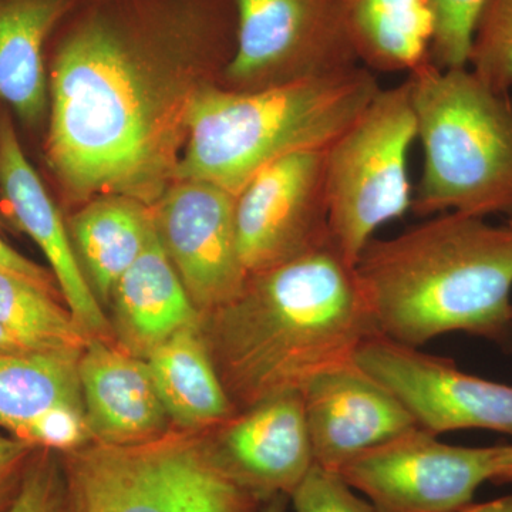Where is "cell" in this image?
I'll return each instance as SVG.
<instances>
[{
    "label": "cell",
    "mask_w": 512,
    "mask_h": 512,
    "mask_svg": "<svg viewBox=\"0 0 512 512\" xmlns=\"http://www.w3.org/2000/svg\"><path fill=\"white\" fill-rule=\"evenodd\" d=\"M205 433L222 470L262 504L289 497L315 464L301 393L238 410Z\"/></svg>",
    "instance_id": "4fadbf2b"
},
{
    "label": "cell",
    "mask_w": 512,
    "mask_h": 512,
    "mask_svg": "<svg viewBox=\"0 0 512 512\" xmlns=\"http://www.w3.org/2000/svg\"><path fill=\"white\" fill-rule=\"evenodd\" d=\"M0 323L35 350L83 352L90 338L60 293L0 272Z\"/></svg>",
    "instance_id": "603a6c76"
},
{
    "label": "cell",
    "mask_w": 512,
    "mask_h": 512,
    "mask_svg": "<svg viewBox=\"0 0 512 512\" xmlns=\"http://www.w3.org/2000/svg\"><path fill=\"white\" fill-rule=\"evenodd\" d=\"M380 89L363 66L251 92L208 87L192 104L177 180L238 195L279 158L328 150Z\"/></svg>",
    "instance_id": "277c9868"
},
{
    "label": "cell",
    "mask_w": 512,
    "mask_h": 512,
    "mask_svg": "<svg viewBox=\"0 0 512 512\" xmlns=\"http://www.w3.org/2000/svg\"><path fill=\"white\" fill-rule=\"evenodd\" d=\"M237 45L235 0H82L47 50L40 156L60 200L154 205L177 180L195 99Z\"/></svg>",
    "instance_id": "6da1fadb"
},
{
    "label": "cell",
    "mask_w": 512,
    "mask_h": 512,
    "mask_svg": "<svg viewBox=\"0 0 512 512\" xmlns=\"http://www.w3.org/2000/svg\"><path fill=\"white\" fill-rule=\"evenodd\" d=\"M436 19L430 62L439 69L468 64L474 26L485 0H429Z\"/></svg>",
    "instance_id": "d4e9b609"
},
{
    "label": "cell",
    "mask_w": 512,
    "mask_h": 512,
    "mask_svg": "<svg viewBox=\"0 0 512 512\" xmlns=\"http://www.w3.org/2000/svg\"><path fill=\"white\" fill-rule=\"evenodd\" d=\"M200 329L235 410L301 393L377 335L355 266L332 244L256 272Z\"/></svg>",
    "instance_id": "7a4b0ae2"
},
{
    "label": "cell",
    "mask_w": 512,
    "mask_h": 512,
    "mask_svg": "<svg viewBox=\"0 0 512 512\" xmlns=\"http://www.w3.org/2000/svg\"><path fill=\"white\" fill-rule=\"evenodd\" d=\"M423 173L413 194L420 217L458 212L512 221V99L468 66L424 64L407 76Z\"/></svg>",
    "instance_id": "5b68a950"
},
{
    "label": "cell",
    "mask_w": 512,
    "mask_h": 512,
    "mask_svg": "<svg viewBox=\"0 0 512 512\" xmlns=\"http://www.w3.org/2000/svg\"><path fill=\"white\" fill-rule=\"evenodd\" d=\"M491 483L512 484V446H498Z\"/></svg>",
    "instance_id": "f546056e"
},
{
    "label": "cell",
    "mask_w": 512,
    "mask_h": 512,
    "mask_svg": "<svg viewBox=\"0 0 512 512\" xmlns=\"http://www.w3.org/2000/svg\"><path fill=\"white\" fill-rule=\"evenodd\" d=\"M461 512H512V494L487 501V503L471 504Z\"/></svg>",
    "instance_id": "1f68e13d"
},
{
    "label": "cell",
    "mask_w": 512,
    "mask_h": 512,
    "mask_svg": "<svg viewBox=\"0 0 512 512\" xmlns=\"http://www.w3.org/2000/svg\"><path fill=\"white\" fill-rule=\"evenodd\" d=\"M295 512H377L370 501L357 497L338 471L313 464L289 495Z\"/></svg>",
    "instance_id": "4316f807"
},
{
    "label": "cell",
    "mask_w": 512,
    "mask_h": 512,
    "mask_svg": "<svg viewBox=\"0 0 512 512\" xmlns=\"http://www.w3.org/2000/svg\"><path fill=\"white\" fill-rule=\"evenodd\" d=\"M73 350L0 356V427L15 439L57 453L92 443L79 359Z\"/></svg>",
    "instance_id": "2e32d148"
},
{
    "label": "cell",
    "mask_w": 512,
    "mask_h": 512,
    "mask_svg": "<svg viewBox=\"0 0 512 512\" xmlns=\"http://www.w3.org/2000/svg\"><path fill=\"white\" fill-rule=\"evenodd\" d=\"M144 360L171 426L210 429L237 412L212 363L200 323L178 330Z\"/></svg>",
    "instance_id": "44dd1931"
},
{
    "label": "cell",
    "mask_w": 512,
    "mask_h": 512,
    "mask_svg": "<svg viewBox=\"0 0 512 512\" xmlns=\"http://www.w3.org/2000/svg\"><path fill=\"white\" fill-rule=\"evenodd\" d=\"M8 512H76L62 454L37 448L18 498Z\"/></svg>",
    "instance_id": "484cf974"
},
{
    "label": "cell",
    "mask_w": 512,
    "mask_h": 512,
    "mask_svg": "<svg viewBox=\"0 0 512 512\" xmlns=\"http://www.w3.org/2000/svg\"><path fill=\"white\" fill-rule=\"evenodd\" d=\"M417 138L407 79L380 89L326 150L330 241L349 265L386 222L412 210L407 157Z\"/></svg>",
    "instance_id": "52a82bcc"
},
{
    "label": "cell",
    "mask_w": 512,
    "mask_h": 512,
    "mask_svg": "<svg viewBox=\"0 0 512 512\" xmlns=\"http://www.w3.org/2000/svg\"><path fill=\"white\" fill-rule=\"evenodd\" d=\"M235 200L218 185L175 180L151 205L161 247L200 315L234 298L247 279Z\"/></svg>",
    "instance_id": "7c38bea8"
},
{
    "label": "cell",
    "mask_w": 512,
    "mask_h": 512,
    "mask_svg": "<svg viewBox=\"0 0 512 512\" xmlns=\"http://www.w3.org/2000/svg\"><path fill=\"white\" fill-rule=\"evenodd\" d=\"M301 394L315 464L338 473L365 451L417 427L399 400L355 360L313 377Z\"/></svg>",
    "instance_id": "9a60e30c"
},
{
    "label": "cell",
    "mask_w": 512,
    "mask_h": 512,
    "mask_svg": "<svg viewBox=\"0 0 512 512\" xmlns=\"http://www.w3.org/2000/svg\"><path fill=\"white\" fill-rule=\"evenodd\" d=\"M66 222L87 282L106 311L117 282L156 235L153 208L126 195H100Z\"/></svg>",
    "instance_id": "ffe728a7"
},
{
    "label": "cell",
    "mask_w": 512,
    "mask_h": 512,
    "mask_svg": "<svg viewBox=\"0 0 512 512\" xmlns=\"http://www.w3.org/2000/svg\"><path fill=\"white\" fill-rule=\"evenodd\" d=\"M237 45L220 86L251 92L362 66L348 0H235Z\"/></svg>",
    "instance_id": "ba28073f"
},
{
    "label": "cell",
    "mask_w": 512,
    "mask_h": 512,
    "mask_svg": "<svg viewBox=\"0 0 512 512\" xmlns=\"http://www.w3.org/2000/svg\"><path fill=\"white\" fill-rule=\"evenodd\" d=\"M348 23L357 59L370 72L410 74L431 63L429 0H348Z\"/></svg>",
    "instance_id": "7402d4cb"
},
{
    "label": "cell",
    "mask_w": 512,
    "mask_h": 512,
    "mask_svg": "<svg viewBox=\"0 0 512 512\" xmlns=\"http://www.w3.org/2000/svg\"><path fill=\"white\" fill-rule=\"evenodd\" d=\"M356 365L399 400L421 430L437 434L483 429L512 436V386L468 375L453 360L372 336Z\"/></svg>",
    "instance_id": "8fae6325"
},
{
    "label": "cell",
    "mask_w": 512,
    "mask_h": 512,
    "mask_svg": "<svg viewBox=\"0 0 512 512\" xmlns=\"http://www.w3.org/2000/svg\"><path fill=\"white\" fill-rule=\"evenodd\" d=\"M80 2L0 0V107L39 144L49 116V43Z\"/></svg>",
    "instance_id": "ac0fdd59"
},
{
    "label": "cell",
    "mask_w": 512,
    "mask_h": 512,
    "mask_svg": "<svg viewBox=\"0 0 512 512\" xmlns=\"http://www.w3.org/2000/svg\"><path fill=\"white\" fill-rule=\"evenodd\" d=\"M497 448L451 446L416 427L353 458L339 473L377 512H461L491 481Z\"/></svg>",
    "instance_id": "9c48e42d"
},
{
    "label": "cell",
    "mask_w": 512,
    "mask_h": 512,
    "mask_svg": "<svg viewBox=\"0 0 512 512\" xmlns=\"http://www.w3.org/2000/svg\"><path fill=\"white\" fill-rule=\"evenodd\" d=\"M355 271L377 332L394 342L464 332L512 348V221L443 212L373 238Z\"/></svg>",
    "instance_id": "3957f363"
},
{
    "label": "cell",
    "mask_w": 512,
    "mask_h": 512,
    "mask_svg": "<svg viewBox=\"0 0 512 512\" xmlns=\"http://www.w3.org/2000/svg\"><path fill=\"white\" fill-rule=\"evenodd\" d=\"M468 67L501 93L512 89V0H485L474 26Z\"/></svg>",
    "instance_id": "cb8c5ba5"
},
{
    "label": "cell",
    "mask_w": 512,
    "mask_h": 512,
    "mask_svg": "<svg viewBox=\"0 0 512 512\" xmlns=\"http://www.w3.org/2000/svg\"><path fill=\"white\" fill-rule=\"evenodd\" d=\"M62 454L76 512H259L261 501L215 460L204 430L92 443Z\"/></svg>",
    "instance_id": "8992f818"
},
{
    "label": "cell",
    "mask_w": 512,
    "mask_h": 512,
    "mask_svg": "<svg viewBox=\"0 0 512 512\" xmlns=\"http://www.w3.org/2000/svg\"><path fill=\"white\" fill-rule=\"evenodd\" d=\"M0 272H12V274L25 276L30 281L45 286L49 291L62 295L50 268H45V266L33 262L32 259L26 258L15 248L6 244L2 238H0Z\"/></svg>",
    "instance_id": "f1b7e54d"
},
{
    "label": "cell",
    "mask_w": 512,
    "mask_h": 512,
    "mask_svg": "<svg viewBox=\"0 0 512 512\" xmlns=\"http://www.w3.org/2000/svg\"><path fill=\"white\" fill-rule=\"evenodd\" d=\"M106 313L114 342L141 359L178 330L200 323V312L165 255L157 232L117 282Z\"/></svg>",
    "instance_id": "d6986e66"
},
{
    "label": "cell",
    "mask_w": 512,
    "mask_h": 512,
    "mask_svg": "<svg viewBox=\"0 0 512 512\" xmlns=\"http://www.w3.org/2000/svg\"><path fill=\"white\" fill-rule=\"evenodd\" d=\"M30 350L35 349L30 348L15 333L10 332L0 323V356L16 355V353L30 352Z\"/></svg>",
    "instance_id": "4dcf8cb0"
},
{
    "label": "cell",
    "mask_w": 512,
    "mask_h": 512,
    "mask_svg": "<svg viewBox=\"0 0 512 512\" xmlns=\"http://www.w3.org/2000/svg\"><path fill=\"white\" fill-rule=\"evenodd\" d=\"M0 200L13 224L40 248L64 302L90 338L114 342L109 318L74 251L66 218L22 146L12 113L0 107Z\"/></svg>",
    "instance_id": "5bb4252c"
},
{
    "label": "cell",
    "mask_w": 512,
    "mask_h": 512,
    "mask_svg": "<svg viewBox=\"0 0 512 512\" xmlns=\"http://www.w3.org/2000/svg\"><path fill=\"white\" fill-rule=\"evenodd\" d=\"M36 446L0 434V512H8L22 488Z\"/></svg>",
    "instance_id": "83f0119b"
},
{
    "label": "cell",
    "mask_w": 512,
    "mask_h": 512,
    "mask_svg": "<svg viewBox=\"0 0 512 512\" xmlns=\"http://www.w3.org/2000/svg\"><path fill=\"white\" fill-rule=\"evenodd\" d=\"M79 376L94 443H138L173 427L146 360L116 342L90 339L80 355Z\"/></svg>",
    "instance_id": "e0dca14e"
},
{
    "label": "cell",
    "mask_w": 512,
    "mask_h": 512,
    "mask_svg": "<svg viewBox=\"0 0 512 512\" xmlns=\"http://www.w3.org/2000/svg\"><path fill=\"white\" fill-rule=\"evenodd\" d=\"M289 497L286 495H276L271 500L265 501L261 505L259 512H286L288 510Z\"/></svg>",
    "instance_id": "d6a6232c"
},
{
    "label": "cell",
    "mask_w": 512,
    "mask_h": 512,
    "mask_svg": "<svg viewBox=\"0 0 512 512\" xmlns=\"http://www.w3.org/2000/svg\"><path fill=\"white\" fill-rule=\"evenodd\" d=\"M235 224L247 276L332 244L326 150L266 165L237 195Z\"/></svg>",
    "instance_id": "30bf717a"
}]
</instances>
